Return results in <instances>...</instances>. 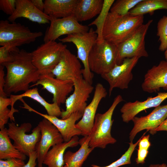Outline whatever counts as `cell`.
Segmentation results:
<instances>
[{
    "mask_svg": "<svg viewBox=\"0 0 167 167\" xmlns=\"http://www.w3.org/2000/svg\"><path fill=\"white\" fill-rule=\"evenodd\" d=\"M156 132L160 131H167V118L155 130Z\"/></svg>",
    "mask_w": 167,
    "mask_h": 167,
    "instance_id": "60d3db41",
    "label": "cell"
},
{
    "mask_svg": "<svg viewBox=\"0 0 167 167\" xmlns=\"http://www.w3.org/2000/svg\"><path fill=\"white\" fill-rule=\"evenodd\" d=\"M157 35L160 42L159 49L161 51H165L167 49V16H163L159 20Z\"/></svg>",
    "mask_w": 167,
    "mask_h": 167,
    "instance_id": "1f68e13d",
    "label": "cell"
},
{
    "mask_svg": "<svg viewBox=\"0 0 167 167\" xmlns=\"http://www.w3.org/2000/svg\"><path fill=\"white\" fill-rule=\"evenodd\" d=\"M167 118V104L156 107L147 115L135 117L132 121L134 127L129 134L130 141H133L137 133L144 130L153 135L155 130Z\"/></svg>",
    "mask_w": 167,
    "mask_h": 167,
    "instance_id": "e0dca14e",
    "label": "cell"
},
{
    "mask_svg": "<svg viewBox=\"0 0 167 167\" xmlns=\"http://www.w3.org/2000/svg\"><path fill=\"white\" fill-rule=\"evenodd\" d=\"M33 5L39 10L44 12L45 3L42 0H31Z\"/></svg>",
    "mask_w": 167,
    "mask_h": 167,
    "instance_id": "ab89813d",
    "label": "cell"
},
{
    "mask_svg": "<svg viewBox=\"0 0 167 167\" xmlns=\"http://www.w3.org/2000/svg\"><path fill=\"white\" fill-rule=\"evenodd\" d=\"M32 128L31 124L24 122L18 126L11 122L8 123L7 132L10 139L14 141V147L26 156L35 151L36 144L40 140L41 132L38 125L32 130L31 134H28Z\"/></svg>",
    "mask_w": 167,
    "mask_h": 167,
    "instance_id": "ba28073f",
    "label": "cell"
},
{
    "mask_svg": "<svg viewBox=\"0 0 167 167\" xmlns=\"http://www.w3.org/2000/svg\"><path fill=\"white\" fill-rule=\"evenodd\" d=\"M79 144V138L78 136H75L68 142H64L54 146L46 154L43 164L48 167H63L64 155L66 149L69 147H76Z\"/></svg>",
    "mask_w": 167,
    "mask_h": 167,
    "instance_id": "cb8c5ba5",
    "label": "cell"
},
{
    "mask_svg": "<svg viewBox=\"0 0 167 167\" xmlns=\"http://www.w3.org/2000/svg\"><path fill=\"white\" fill-rule=\"evenodd\" d=\"M16 158L25 160L26 156L16 149L10 140L7 129L4 128L0 131V159Z\"/></svg>",
    "mask_w": 167,
    "mask_h": 167,
    "instance_id": "4316f807",
    "label": "cell"
},
{
    "mask_svg": "<svg viewBox=\"0 0 167 167\" xmlns=\"http://www.w3.org/2000/svg\"><path fill=\"white\" fill-rule=\"evenodd\" d=\"M25 165L24 160L18 159L0 160V167H23Z\"/></svg>",
    "mask_w": 167,
    "mask_h": 167,
    "instance_id": "8d00e7d4",
    "label": "cell"
},
{
    "mask_svg": "<svg viewBox=\"0 0 167 167\" xmlns=\"http://www.w3.org/2000/svg\"><path fill=\"white\" fill-rule=\"evenodd\" d=\"M144 133L141 137L135 143L131 141L129 143V147L127 150L119 159L110 165L104 167L100 166L95 165H92L90 167H119L120 166L131 163V157L137 145L142 137L144 135Z\"/></svg>",
    "mask_w": 167,
    "mask_h": 167,
    "instance_id": "4dcf8cb0",
    "label": "cell"
},
{
    "mask_svg": "<svg viewBox=\"0 0 167 167\" xmlns=\"http://www.w3.org/2000/svg\"><path fill=\"white\" fill-rule=\"evenodd\" d=\"M43 35L41 32H32L27 26L8 20L0 21V45H7L11 51L15 48L35 41Z\"/></svg>",
    "mask_w": 167,
    "mask_h": 167,
    "instance_id": "277c9868",
    "label": "cell"
},
{
    "mask_svg": "<svg viewBox=\"0 0 167 167\" xmlns=\"http://www.w3.org/2000/svg\"><path fill=\"white\" fill-rule=\"evenodd\" d=\"M16 0H0V10L10 16L15 12Z\"/></svg>",
    "mask_w": 167,
    "mask_h": 167,
    "instance_id": "d590c367",
    "label": "cell"
},
{
    "mask_svg": "<svg viewBox=\"0 0 167 167\" xmlns=\"http://www.w3.org/2000/svg\"><path fill=\"white\" fill-rule=\"evenodd\" d=\"M118 57L116 45L105 40L101 43L96 42L88 57L90 70L101 75L107 73L118 65Z\"/></svg>",
    "mask_w": 167,
    "mask_h": 167,
    "instance_id": "5b68a950",
    "label": "cell"
},
{
    "mask_svg": "<svg viewBox=\"0 0 167 167\" xmlns=\"http://www.w3.org/2000/svg\"><path fill=\"white\" fill-rule=\"evenodd\" d=\"M139 58L137 57L125 58L121 64L116 65L109 72L101 75L109 84V96L115 88L122 90L128 88L133 78L132 70Z\"/></svg>",
    "mask_w": 167,
    "mask_h": 167,
    "instance_id": "8fae6325",
    "label": "cell"
},
{
    "mask_svg": "<svg viewBox=\"0 0 167 167\" xmlns=\"http://www.w3.org/2000/svg\"><path fill=\"white\" fill-rule=\"evenodd\" d=\"M21 17L40 24L49 23L51 18L49 16L38 10L31 0H16L15 11L12 15L9 16L8 20L13 22Z\"/></svg>",
    "mask_w": 167,
    "mask_h": 167,
    "instance_id": "44dd1931",
    "label": "cell"
},
{
    "mask_svg": "<svg viewBox=\"0 0 167 167\" xmlns=\"http://www.w3.org/2000/svg\"><path fill=\"white\" fill-rule=\"evenodd\" d=\"M23 103V107L21 108L28 110L39 115L50 121L58 130L63 139L64 141L68 142L75 136L82 135L81 131L75 126V122L82 117L83 114L79 112L72 113L68 118L64 119H60L58 117L48 114L41 113L28 105L23 98L19 99Z\"/></svg>",
    "mask_w": 167,
    "mask_h": 167,
    "instance_id": "5bb4252c",
    "label": "cell"
},
{
    "mask_svg": "<svg viewBox=\"0 0 167 167\" xmlns=\"http://www.w3.org/2000/svg\"><path fill=\"white\" fill-rule=\"evenodd\" d=\"M149 137V135H144L138 143L137 156L135 159L137 164H143L145 162L146 158L149 152L148 149L151 145Z\"/></svg>",
    "mask_w": 167,
    "mask_h": 167,
    "instance_id": "d6a6232c",
    "label": "cell"
},
{
    "mask_svg": "<svg viewBox=\"0 0 167 167\" xmlns=\"http://www.w3.org/2000/svg\"><path fill=\"white\" fill-rule=\"evenodd\" d=\"M38 125L41 129V138L36 144L35 151L38 167H43L44 160L49 148L64 141L56 127L46 119L43 118Z\"/></svg>",
    "mask_w": 167,
    "mask_h": 167,
    "instance_id": "4fadbf2b",
    "label": "cell"
},
{
    "mask_svg": "<svg viewBox=\"0 0 167 167\" xmlns=\"http://www.w3.org/2000/svg\"><path fill=\"white\" fill-rule=\"evenodd\" d=\"M29 160L23 167H35L36 165L37 155L35 151L30 153Z\"/></svg>",
    "mask_w": 167,
    "mask_h": 167,
    "instance_id": "f35d334b",
    "label": "cell"
},
{
    "mask_svg": "<svg viewBox=\"0 0 167 167\" xmlns=\"http://www.w3.org/2000/svg\"><path fill=\"white\" fill-rule=\"evenodd\" d=\"M123 101L121 95H118L115 97L112 105L106 112L103 113L96 114L91 133L88 136L90 147L93 149L96 148L104 149L107 145L116 142V140L112 137L111 133L113 122L112 117L116 106Z\"/></svg>",
    "mask_w": 167,
    "mask_h": 167,
    "instance_id": "3957f363",
    "label": "cell"
},
{
    "mask_svg": "<svg viewBox=\"0 0 167 167\" xmlns=\"http://www.w3.org/2000/svg\"><path fill=\"white\" fill-rule=\"evenodd\" d=\"M11 101L10 98L0 96V129L5 128L10 118L11 109L8 106L11 105Z\"/></svg>",
    "mask_w": 167,
    "mask_h": 167,
    "instance_id": "836d02e7",
    "label": "cell"
},
{
    "mask_svg": "<svg viewBox=\"0 0 167 167\" xmlns=\"http://www.w3.org/2000/svg\"><path fill=\"white\" fill-rule=\"evenodd\" d=\"M78 0H45L44 12L51 18H61L74 14Z\"/></svg>",
    "mask_w": 167,
    "mask_h": 167,
    "instance_id": "603a6c76",
    "label": "cell"
},
{
    "mask_svg": "<svg viewBox=\"0 0 167 167\" xmlns=\"http://www.w3.org/2000/svg\"><path fill=\"white\" fill-rule=\"evenodd\" d=\"M51 73L41 75L37 82L30 86V88L41 85L42 89H45L53 95V103L59 106L65 103L67 96L74 89V84L71 80H63L56 78Z\"/></svg>",
    "mask_w": 167,
    "mask_h": 167,
    "instance_id": "9a60e30c",
    "label": "cell"
},
{
    "mask_svg": "<svg viewBox=\"0 0 167 167\" xmlns=\"http://www.w3.org/2000/svg\"><path fill=\"white\" fill-rule=\"evenodd\" d=\"M103 0H78L74 15L79 22L92 19L100 13Z\"/></svg>",
    "mask_w": 167,
    "mask_h": 167,
    "instance_id": "484cf974",
    "label": "cell"
},
{
    "mask_svg": "<svg viewBox=\"0 0 167 167\" xmlns=\"http://www.w3.org/2000/svg\"><path fill=\"white\" fill-rule=\"evenodd\" d=\"M142 0H117L113 4L110 12L122 15H126Z\"/></svg>",
    "mask_w": 167,
    "mask_h": 167,
    "instance_id": "f546056e",
    "label": "cell"
},
{
    "mask_svg": "<svg viewBox=\"0 0 167 167\" xmlns=\"http://www.w3.org/2000/svg\"><path fill=\"white\" fill-rule=\"evenodd\" d=\"M51 18L50 26L43 38L44 42L55 41L63 35L84 33L89 30L88 26L80 24L74 15L61 18Z\"/></svg>",
    "mask_w": 167,
    "mask_h": 167,
    "instance_id": "7c38bea8",
    "label": "cell"
},
{
    "mask_svg": "<svg viewBox=\"0 0 167 167\" xmlns=\"http://www.w3.org/2000/svg\"><path fill=\"white\" fill-rule=\"evenodd\" d=\"M11 101L10 119L11 121H15L14 114L15 112H18L19 110L14 108L15 102L18 100L27 97L31 98L38 102L44 107L46 111L48 114L57 117L61 116L62 111L58 105L54 103H49L47 102L39 94L38 89L35 88L28 89L24 93L18 95L11 94L10 96Z\"/></svg>",
    "mask_w": 167,
    "mask_h": 167,
    "instance_id": "7402d4cb",
    "label": "cell"
},
{
    "mask_svg": "<svg viewBox=\"0 0 167 167\" xmlns=\"http://www.w3.org/2000/svg\"><path fill=\"white\" fill-rule=\"evenodd\" d=\"M78 58L66 48L62 52L59 61L51 73L56 78L74 82L83 77Z\"/></svg>",
    "mask_w": 167,
    "mask_h": 167,
    "instance_id": "2e32d148",
    "label": "cell"
},
{
    "mask_svg": "<svg viewBox=\"0 0 167 167\" xmlns=\"http://www.w3.org/2000/svg\"><path fill=\"white\" fill-rule=\"evenodd\" d=\"M97 37L96 31L92 28L87 32L71 34L59 39L62 43L71 42L75 45L77 49V57L84 66L82 70L83 78L91 84L93 82L94 75L89 67L88 57L92 48L96 42Z\"/></svg>",
    "mask_w": 167,
    "mask_h": 167,
    "instance_id": "8992f818",
    "label": "cell"
},
{
    "mask_svg": "<svg viewBox=\"0 0 167 167\" xmlns=\"http://www.w3.org/2000/svg\"><path fill=\"white\" fill-rule=\"evenodd\" d=\"M66 47L62 43L49 41L44 42L31 53L32 63L41 75L52 73L59 62L62 52Z\"/></svg>",
    "mask_w": 167,
    "mask_h": 167,
    "instance_id": "52a82bcc",
    "label": "cell"
},
{
    "mask_svg": "<svg viewBox=\"0 0 167 167\" xmlns=\"http://www.w3.org/2000/svg\"><path fill=\"white\" fill-rule=\"evenodd\" d=\"M164 54L165 60L167 61V49L165 51Z\"/></svg>",
    "mask_w": 167,
    "mask_h": 167,
    "instance_id": "7bdbcfd3",
    "label": "cell"
},
{
    "mask_svg": "<svg viewBox=\"0 0 167 167\" xmlns=\"http://www.w3.org/2000/svg\"><path fill=\"white\" fill-rule=\"evenodd\" d=\"M167 10V0H142L130 11L132 15H143L146 14L152 15L157 10Z\"/></svg>",
    "mask_w": 167,
    "mask_h": 167,
    "instance_id": "83f0119b",
    "label": "cell"
},
{
    "mask_svg": "<svg viewBox=\"0 0 167 167\" xmlns=\"http://www.w3.org/2000/svg\"><path fill=\"white\" fill-rule=\"evenodd\" d=\"M167 98V92H160L156 96L148 97L146 100L143 101L137 100L134 102L125 103L120 109L123 121L128 123L139 112L160 105Z\"/></svg>",
    "mask_w": 167,
    "mask_h": 167,
    "instance_id": "ffe728a7",
    "label": "cell"
},
{
    "mask_svg": "<svg viewBox=\"0 0 167 167\" xmlns=\"http://www.w3.org/2000/svg\"><path fill=\"white\" fill-rule=\"evenodd\" d=\"M14 57L11 52L10 47L7 45L0 47V65H3L6 63L12 62Z\"/></svg>",
    "mask_w": 167,
    "mask_h": 167,
    "instance_id": "e575fe53",
    "label": "cell"
},
{
    "mask_svg": "<svg viewBox=\"0 0 167 167\" xmlns=\"http://www.w3.org/2000/svg\"><path fill=\"white\" fill-rule=\"evenodd\" d=\"M90 140L88 136H84L79 140L81 146L75 152L68 151L64 155V165L63 167H81L84 162L94 149L89 145Z\"/></svg>",
    "mask_w": 167,
    "mask_h": 167,
    "instance_id": "d4e9b609",
    "label": "cell"
},
{
    "mask_svg": "<svg viewBox=\"0 0 167 167\" xmlns=\"http://www.w3.org/2000/svg\"><path fill=\"white\" fill-rule=\"evenodd\" d=\"M151 19L139 27L129 37L116 45L118 50V65L121 64L127 58L147 57L148 54L145 49V38L152 23Z\"/></svg>",
    "mask_w": 167,
    "mask_h": 167,
    "instance_id": "9c48e42d",
    "label": "cell"
},
{
    "mask_svg": "<svg viewBox=\"0 0 167 167\" xmlns=\"http://www.w3.org/2000/svg\"><path fill=\"white\" fill-rule=\"evenodd\" d=\"M4 66L2 65H0V96L6 97L4 91V88L6 81L4 78L5 75L4 70Z\"/></svg>",
    "mask_w": 167,
    "mask_h": 167,
    "instance_id": "74e56055",
    "label": "cell"
},
{
    "mask_svg": "<svg viewBox=\"0 0 167 167\" xmlns=\"http://www.w3.org/2000/svg\"><path fill=\"white\" fill-rule=\"evenodd\" d=\"M11 52L14 60L3 66L6 69L4 91L6 96L12 93L29 89L31 83H35L39 79L41 74L32 62V53L18 47Z\"/></svg>",
    "mask_w": 167,
    "mask_h": 167,
    "instance_id": "6da1fadb",
    "label": "cell"
},
{
    "mask_svg": "<svg viewBox=\"0 0 167 167\" xmlns=\"http://www.w3.org/2000/svg\"><path fill=\"white\" fill-rule=\"evenodd\" d=\"M74 91L65 102L66 110L62 111L61 119L68 118L72 113L79 112L83 114L87 106V101L94 87L83 77L73 82Z\"/></svg>",
    "mask_w": 167,
    "mask_h": 167,
    "instance_id": "30bf717a",
    "label": "cell"
},
{
    "mask_svg": "<svg viewBox=\"0 0 167 167\" xmlns=\"http://www.w3.org/2000/svg\"><path fill=\"white\" fill-rule=\"evenodd\" d=\"M149 167H167V165L165 163L161 164H151Z\"/></svg>",
    "mask_w": 167,
    "mask_h": 167,
    "instance_id": "b9f144b4",
    "label": "cell"
},
{
    "mask_svg": "<svg viewBox=\"0 0 167 167\" xmlns=\"http://www.w3.org/2000/svg\"><path fill=\"white\" fill-rule=\"evenodd\" d=\"M107 95L106 90L103 85L100 83H97L91 102L86 107L81 120L75 124L76 127L81 131L82 135L84 136L90 135L99 105Z\"/></svg>",
    "mask_w": 167,
    "mask_h": 167,
    "instance_id": "ac0fdd59",
    "label": "cell"
},
{
    "mask_svg": "<svg viewBox=\"0 0 167 167\" xmlns=\"http://www.w3.org/2000/svg\"><path fill=\"white\" fill-rule=\"evenodd\" d=\"M141 87L143 91L152 93L160 88L167 90V61L162 60L145 74Z\"/></svg>",
    "mask_w": 167,
    "mask_h": 167,
    "instance_id": "d6986e66",
    "label": "cell"
},
{
    "mask_svg": "<svg viewBox=\"0 0 167 167\" xmlns=\"http://www.w3.org/2000/svg\"><path fill=\"white\" fill-rule=\"evenodd\" d=\"M143 21V15H132L129 12L122 15L109 12L103 26V38L117 45L131 36Z\"/></svg>",
    "mask_w": 167,
    "mask_h": 167,
    "instance_id": "7a4b0ae2",
    "label": "cell"
},
{
    "mask_svg": "<svg viewBox=\"0 0 167 167\" xmlns=\"http://www.w3.org/2000/svg\"><path fill=\"white\" fill-rule=\"evenodd\" d=\"M114 1V0H104L103 7L99 16L88 25H96L97 29L96 32L97 35L96 42L97 43H101L104 41L102 35L104 23L109 11Z\"/></svg>",
    "mask_w": 167,
    "mask_h": 167,
    "instance_id": "f1b7e54d",
    "label": "cell"
}]
</instances>
